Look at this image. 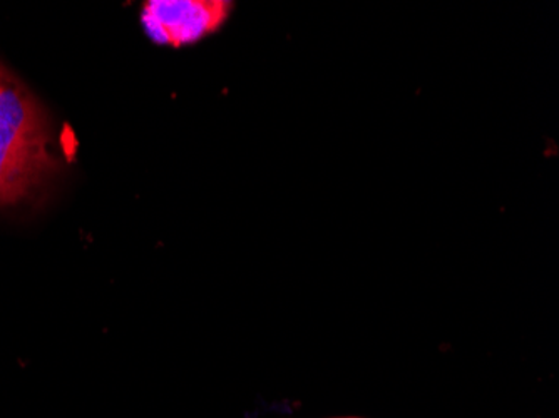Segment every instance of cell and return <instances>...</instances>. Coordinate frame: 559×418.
Listing matches in <instances>:
<instances>
[{"mask_svg":"<svg viewBox=\"0 0 559 418\" xmlns=\"http://www.w3.org/2000/svg\"><path fill=\"white\" fill-rule=\"evenodd\" d=\"M338 418H359V417H338Z\"/></svg>","mask_w":559,"mask_h":418,"instance_id":"3","label":"cell"},{"mask_svg":"<svg viewBox=\"0 0 559 418\" xmlns=\"http://www.w3.org/2000/svg\"><path fill=\"white\" fill-rule=\"evenodd\" d=\"M230 9V2L222 0H151L141 21L156 44L181 47L215 33Z\"/></svg>","mask_w":559,"mask_h":418,"instance_id":"1","label":"cell"},{"mask_svg":"<svg viewBox=\"0 0 559 418\" xmlns=\"http://www.w3.org/2000/svg\"><path fill=\"white\" fill-rule=\"evenodd\" d=\"M52 165L47 150H17L0 144V204L27 196Z\"/></svg>","mask_w":559,"mask_h":418,"instance_id":"2","label":"cell"}]
</instances>
